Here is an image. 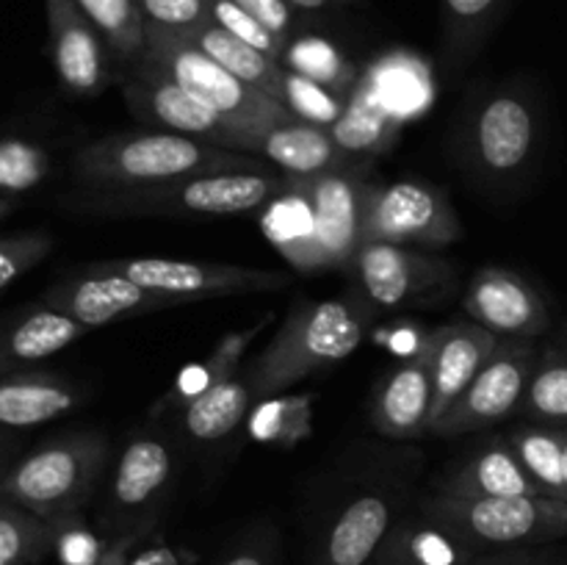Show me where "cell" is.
<instances>
[{
    "label": "cell",
    "instance_id": "obj_1",
    "mask_svg": "<svg viewBox=\"0 0 567 565\" xmlns=\"http://www.w3.org/2000/svg\"><path fill=\"white\" fill-rule=\"evenodd\" d=\"M377 308L360 291L332 299H305L288 310L277 336L241 366L255 399H269L305 377L341 363L363 343Z\"/></svg>",
    "mask_w": 567,
    "mask_h": 565
},
{
    "label": "cell",
    "instance_id": "obj_2",
    "mask_svg": "<svg viewBox=\"0 0 567 565\" xmlns=\"http://www.w3.org/2000/svg\"><path fill=\"white\" fill-rule=\"evenodd\" d=\"M260 161L241 150L214 147L199 138L169 131H133L103 136L86 144L72 158L78 183L97 192L161 186L188 175L221 170H258Z\"/></svg>",
    "mask_w": 567,
    "mask_h": 565
},
{
    "label": "cell",
    "instance_id": "obj_3",
    "mask_svg": "<svg viewBox=\"0 0 567 565\" xmlns=\"http://www.w3.org/2000/svg\"><path fill=\"white\" fill-rule=\"evenodd\" d=\"M111 443L100 432H72L17 458L0 474V499L59 524L75 518L109 469Z\"/></svg>",
    "mask_w": 567,
    "mask_h": 565
},
{
    "label": "cell",
    "instance_id": "obj_4",
    "mask_svg": "<svg viewBox=\"0 0 567 565\" xmlns=\"http://www.w3.org/2000/svg\"><path fill=\"white\" fill-rule=\"evenodd\" d=\"M291 177L269 166L258 170H221L188 175L161 186L97 192L89 208L103 214H164V216H238L264 208L288 192Z\"/></svg>",
    "mask_w": 567,
    "mask_h": 565
},
{
    "label": "cell",
    "instance_id": "obj_5",
    "mask_svg": "<svg viewBox=\"0 0 567 565\" xmlns=\"http://www.w3.org/2000/svg\"><path fill=\"white\" fill-rule=\"evenodd\" d=\"M419 510L482 554L551 546L567 537V502L554 496H457L435 491Z\"/></svg>",
    "mask_w": 567,
    "mask_h": 565
},
{
    "label": "cell",
    "instance_id": "obj_6",
    "mask_svg": "<svg viewBox=\"0 0 567 565\" xmlns=\"http://www.w3.org/2000/svg\"><path fill=\"white\" fill-rule=\"evenodd\" d=\"M142 59L158 66L172 81H177L183 89L197 94L203 103H208L210 109H216L221 116L247 127V131H264V127L299 120L291 109L277 103L275 97L238 81L233 72L216 64L208 53H203L197 44L188 42L183 33L147 25V42H144Z\"/></svg>",
    "mask_w": 567,
    "mask_h": 565
},
{
    "label": "cell",
    "instance_id": "obj_7",
    "mask_svg": "<svg viewBox=\"0 0 567 565\" xmlns=\"http://www.w3.org/2000/svg\"><path fill=\"white\" fill-rule=\"evenodd\" d=\"M463 236V222L446 192L424 181L371 183L365 188L363 242L441 249Z\"/></svg>",
    "mask_w": 567,
    "mask_h": 565
},
{
    "label": "cell",
    "instance_id": "obj_8",
    "mask_svg": "<svg viewBox=\"0 0 567 565\" xmlns=\"http://www.w3.org/2000/svg\"><path fill=\"white\" fill-rule=\"evenodd\" d=\"M537 360L540 347L535 338H498V347L493 349L487 363L476 371L471 386L432 427L430 435L463 438L518 415Z\"/></svg>",
    "mask_w": 567,
    "mask_h": 565
},
{
    "label": "cell",
    "instance_id": "obj_9",
    "mask_svg": "<svg viewBox=\"0 0 567 565\" xmlns=\"http://www.w3.org/2000/svg\"><path fill=\"white\" fill-rule=\"evenodd\" d=\"M175 476V452L158 435H136L122 446L105 493L103 526L109 537H144L155 524Z\"/></svg>",
    "mask_w": 567,
    "mask_h": 565
},
{
    "label": "cell",
    "instance_id": "obj_10",
    "mask_svg": "<svg viewBox=\"0 0 567 565\" xmlns=\"http://www.w3.org/2000/svg\"><path fill=\"white\" fill-rule=\"evenodd\" d=\"M310 210V242L319 269H352V260L363 244L365 181L363 172L341 170L316 177H291Z\"/></svg>",
    "mask_w": 567,
    "mask_h": 565
},
{
    "label": "cell",
    "instance_id": "obj_11",
    "mask_svg": "<svg viewBox=\"0 0 567 565\" xmlns=\"http://www.w3.org/2000/svg\"><path fill=\"white\" fill-rule=\"evenodd\" d=\"M114 269L116 275L138 282L153 291L169 297L199 302L208 297H233V294H264L282 291L288 277L271 269H252V266L214 264V260L188 258H109L100 260Z\"/></svg>",
    "mask_w": 567,
    "mask_h": 565
},
{
    "label": "cell",
    "instance_id": "obj_12",
    "mask_svg": "<svg viewBox=\"0 0 567 565\" xmlns=\"http://www.w3.org/2000/svg\"><path fill=\"white\" fill-rule=\"evenodd\" d=\"M125 100L138 120L164 127L169 133L199 138V142H208L214 147L241 150L244 153V142L252 133L221 116L219 111L203 103L197 94L183 89L181 83L172 81L166 72H161L158 66L144 59H138L136 75L125 83Z\"/></svg>",
    "mask_w": 567,
    "mask_h": 565
},
{
    "label": "cell",
    "instance_id": "obj_13",
    "mask_svg": "<svg viewBox=\"0 0 567 565\" xmlns=\"http://www.w3.org/2000/svg\"><path fill=\"white\" fill-rule=\"evenodd\" d=\"M349 275L354 277V291L363 294L374 308L391 310L430 302L446 291L454 282V266L424 249L363 242Z\"/></svg>",
    "mask_w": 567,
    "mask_h": 565
},
{
    "label": "cell",
    "instance_id": "obj_14",
    "mask_svg": "<svg viewBox=\"0 0 567 565\" xmlns=\"http://www.w3.org/2000/svg\"><path fill=\"white\" fill-rule=\"evenodd\" d=\"M42 302L61 314L72 316L75 321L86 325L89 330L114 325V321L131 319V316L158 314V310L186 308V299L169 297V294L153 291L127 277L116 275L114 269L97 260L89 269L55 282L42 294Z\"/></svg>",
    "mask_w": 567,
    "mask_h": 565
},
{
    "label": "cell",
    "instance_id": "obj_15",
    "mask_svg": "<svg viewBox=\"0 0 567 565\" xmlns=\"http://www.w3.org/2000/svg\"><path fill=\"white\" fill-rule=\"evenodd\" d=\"M540 122L535 105L515 89L493 92L476 109L471 125V158L487 177L518 175L537 150Z\"/></svg>",
    "mask_w": 567,
    "mask_h": 565
},
{
    "label": "cell",
    "instance_id": "obj_16",
    "mask_svg": "<svg viewBox=\"0 0 567 565\" xmlns=\"http://www.w3.org/2000/svg\"><path fill=\"white\" fill-rule=\"evenodd\" d=\"M463 310L498 338H537L548 330V305L529 280L509 269L487 266L471 277Z\"/></svg>",
    "mask_w": 567,
    "mask_h": 565
},
{
    "label": "cell",
    "instance_id": "obj_17",
    "mask_svg": "<svg viewBox=\"0 0 567 565\" xmlns=\"http://www.w3.org/2000/svg\"><path fill=\"white\" fill-rule=\"evenodd\" d=\"M498 347L496 332L471 319H454L432 330L421 343V355L430 366L432 380V427L443 419L460 393L471 386L476 371L487 363ZM430 427V432H432Z\"/></svg>",
    "mask_w": 567,
    "mask_h": 565
},
{
    "label": "cell",
    "instance_id": "obj_18",
    "mask_svg": "<svg viewBox=\"0 0 567 565\" xmlns=\"http://www.w3.org/2000/svg\"><path fill=\"white\" fill-rule=\"evenodd\" d=\"M50 55L61 86L81 97L100 94L111 81L103 33L94 28L75 0H44Z\"/></svg>",
    "mask_w": 567,
    "mask_h": 565
},
{
    "label": "cell",
    "instance_id": "obj_19",
    "mask_svg": "<svg viewBox=\"0 0 567 565\" xmlns=\"http://www.w3.org/2000/svg\"><path fill=\"white\" fill-rule=\"evenodd\" d=\"M396 521V502L391 493H354L327 524L316 546L313 565H371Z\"/></svg>",
    "mask_w": 567,
    "mask_h": 565
},
{
    "label": "cell",
    "instance_id": "obj_20",
    "mask_svg": "<svg viewBox=\"0 0 567 565\" xmlns=\"http://www.w3.org/2000/svg\"><path fill=\"white\" fill-rule=\"evenodd\" d=\"M371 424L391 441H415L430 435L432 380L421 349L382 377L371 404Z\"/></svg>",
    "mask_w": 567,
    "mask_h": 565
},
{
    "label": "cell",
    "instance_id": "obj_21",
    "mask_svg": "<svg viewBox=\"0 0 567 565\" xmlns=\"http://www.w3.org/2000/svg\"><path fill=\"white\" fill-rule=\"evenodd\" d=\"M244 153L264 155L288 177H316L347 166V153L336 142L330 127L305 120L252 131L244 142Z\"/></svg>",
    "mask_w": 567,
    "mask_h": 565
},
{
    "label": "cell",
    "instance_id": "obj_22",
    "mask_svg": "<svg viewBox=\"0 0 567 565\" xmlns=\"http://www.w3.org/2000/svg\"><path fill=\"white\" fill-rule=\"evenodd\" d=\"M86 391L70 377L22 369L0 374V427L25 430L72 413Z\"/></svg>",
    "mask_w": 567,
    "mask_h": 565
},
{
    "label": "cell",
    "instance_id": "obj_23",
    "mask_svg": "<svg viewBox=\"0 0 567 565\" xmlns=\"http://www.w3.org/2000/svg\"><path fill=\"white\" fill-rule=\"evenodd\" d=\"M86 332V325L44 302L20 310L0 321V374L31 369L44 358L59 355Z\"/></svg>",
    "mask_w": 567,
    "mask_h": 565
},
{
    "label": "cell",
    "instance_id": "obj_24",
    "mask_svg": "<svg viewBox=\"0 0 567 565\" xmlns=\"http://www.w3.org/2000/svg\"><path fill=\"white\" fill-rule=\"evenodd\" d=\"M435 491L457 496H543L507 438H496L474 449L437 482Z\"/></svg>",
    "mask_w": 567,
    "mask_h": 565
},
{
    "label": "cell",
    "instance_id": "obj_25",
    "mask_svg": "<svg viewBox=\"0 0 567 565\" xmlns=\"http://www.w3.org/2000/svg\"><path fill=\"white\" fill-rule=\"evenodd\" d=\"M476 557L482 552L419 510L393 524L371 565H471Z\"/></svg>",
    "mask_w": 567,
    "mask_h": 565
},
{
    "label": "cell",
    "instance_id": "obj_26",
    "mask_svg": "<svg viewBox=\"0 0 567 565\" xmlns=\"http://www.w3.org/2000/svg\"><path fill=\"white\" fill-rule=\"evenodd\" d=\"M183 37H186L188 42L197 44L203 53H208L216 64H221L227 72H233L238 81L249 83L252 89H258V92L269 94L277 103H282L286 66H282L280 61L269 59V55L260 53L258 48L241 42L238 37L227 33L225 28L214 25V22H205V25L183 33Z\"/></svg>",
    "mask_w": 567,
    "mask_h": 565
},
{
    "label": "cell",
    "instance_id": "obj_27",
    "mask_svg": "<svg viewBox=\"0 0 567 565\" xmlns=\"http://www.w3.org/2000/svg\"><path fill=\"white\" fill-rule=\"evenodd\" d=\"M271 319H275V316L266 314L264 319L255 321L252 327H244V330L230 332V336H225L219 343H216L214 352H210L203 363L186 366V369L175 377V382H172V388L166 391V397L158 402V410H166V408L183 410L188 402H194L197 397L208 393L210 388L230 380V377L241 369V360L244 355H247L249 343L260 336V330H264Z\"/></svg>",
    "mask_w": 567,
    "mask_h": 565
},
{
    "label": "cell",
    "instance_id": "obj_28",
    "mask_svg": "<svg viewBox=\"0 0 567 565\" xmlns=\"http://www.w3.org/2000/svg\"><path fill=\"white\" fill-rule=\"evenodd\" d=\"M255 402L258 399H255L252 386H249L247 377L238 369L230 380H225L221 386L210 388L208 393L188 402L181 410V424L192 441L216 443L247 421Z\"/></svg>",
    "mask_w": 567,
    "mask_h": 565
},
{
    "label": "cell",
    "instance_id": "obj_29",
    "mask_svg": "<svg viewBox=\"0 0 567 565\" xmlns=\"http://www.w3.org/2000/svg\"><path fill=\"white\" fill-rule=\"evenodd\" d=\"M509 6L513 0H441V37L449 64H471Z\"/></svg>",
    "mask_w": 567,
    "mask_h": 565
},
{
    "label": "cell",
    "instance_id": "obj_30",
    "mask_svg": "<svg viewBox=\"0 0 567 565\" xmlns=\"http://www.w3.org/2000/svg\"><path fill=\"white\" fill-rule=\"evenodd\" d=\"M509 446L515 449L524 469L543 491V496L565 499L567 502V480H565V427L526 424L515 427L507 435Z\"/></svg>",
    "mask_w": 567,
    "mask_h": 565
},
{
    "label": "cell",
    "instance_id": "obj_31",
    "mask_svg": "<svg viewBox=\"0 0 567 565\" xmlns=\"http://www.w3.org/2000/svg\"><path fill=\"white\" fill-rule=\"evenodd\" d=\"M332 136L341 144L343 153H382L396 138V120L377 103L374 92L365 83H360L347 100L343 114L332 122Z\"/></svg>",
    "mask_w": 567,
    "mask_h": 565
},
{
    "label": "cell",
    "instance_id": "obj_32",
    "mask_svg": "<svg viewBox=\"0 0 567 565\" xmlns=\"http://www.w3.org/2000/svg\"><path fill=\"white\" fill-rule=\"evenodd\" d=\"M313 432V397H277L260 399L249 413V435L258 443L297 446Z\"/></svg>",
    "mask_w": 567,
    "mask_h": 565
},
{
    "label": "cell",
    "instance_id": "obj_33",
    "mask_svg": "<svg viewBox=\"0 0 567 565\" xmlns=\"http://www.w3.org/2000/svg\"><path fill=\"white\" fill-rule=\"evenodd\" d=\"M55 530L31 510L0 499V565H33L53 552Z\"/></svg>",
    "mask_w": 567,
    "mask_h": 565
},
{
    "label": "cell",
    "instance_id": "obj_34",
    "mask_svg": "<svg viewBox=\"0 0 567 565\" xmlns=\"http://www.w3.org/2000/svg\"><path fill=\"white\" fill-rule=\"evenodd\" d=\"M83 14L103 33L105 44L114 55L125 61H138L147 42V22L136 0H75Z\"/></svg>",
    "mask_w": 567,
    "mask_h": 565
},
{
    "label": "cell",
    "instance_id": "obj_35",
    "mask_svg": "<svg viewBox=\"0 0 567 565\" xmlns=\"http://www.w3.org/2000/svg\"><path fill=\"white\" fill-rule=\"evenodd\" d=\"M288 70L299 72V75L310 78V81L321 83V86L332 89L338 94H352L354 89V66L341 55L336 44L319 37H302L291 39L286 48V55L280 61Z\"/></svg>",
    "mask_w": 567,
    "mask_h": 565
},
{
    "label": "cell",
    "instance_id": "obj_36",
    "mask_svg": "<svg viewBox=\"0 0 567 565\" xmlns=\"http://www.w3.org/2000/svg\"><path fill=\"white\" fill-rule=\"evenodd\" d=\"M518 415L537 424L567 427V355L540 352Z\"/></svg>",
    "mask_w": 567,
    "mask_h": 565
},
{
    "label": "cell",
    "instance_id": "obj_37",
    "mask_svg": "<svg viewBox=\"0 0 567 565\" xmlns=\"http://www.w3.org/2000/svg\"><path fill=\"white\" fill-rule=\"evenodd\" d=\"M50 155L28 138H0V192L22 194L48 181Z\"/></svg>",
    "mask_w": 567,
    "mask_h": 565
},
{
    "label": "cell",
    "instance_id": "obj_38",
    "mask_svg": "<svg viewBox=\"0 0 567 565\" xmlns=\"http://www.w3.org/2000/svg\"><path fill=\"white\" fill-rule=\"evenodd\" d=\"M282 105L291 109L299 120L313 125L330 127L347 109V94H338L310 78L286 66V83H282Z\"/></svg>",
    "mask_w": 567,
    "mask_h": 565
},
{
    "label": "cell",
    "instance_id": "obj_39",
    "mask_svg": "<svg viewBox=\"0 0 567 565\" xmlns=\"http://www.w3.org/2000/svg\"><path fill=\"white\" fill-rule=\"evenodd\" d=\"M205 9H208V17L214 25L225 28L227 33H233V37H238L241 42L258 48L260 53H266L269 59L282 61L288 42L275 37L266 25H260V22L255 20L252 14H247L236 0H205Z\"/></svg>",
    "mask_w": 567,
    "mask_h": 565
},
{
    "label": "cell",
    "instance_id": "obj_40",
    "mask_svg": "<svg viewBox=\"0 0 567 565\" xmlns=\"http://www.w3.org/2000/svg\"><path fill=\"white\" fill-rule=\"evenodd\" d=\"M53 249V236L44 230L0 233V288H9L25 271L42 264Z\"/></svg>",
    "mask_w": 567,
    "mask_h": 565
},
{
    "label": "cell",
    "instance_id": "obj_41",
    "mask_svg": "<svg viewBox=\"0 0 567 565\" xmlns=\"http://www.w3.org/2000/svg\"><path fill=\"white\" fill-rule=\"evenodd\" d=\"M147 25L188 33L210 22L205 0H136Z\"/></svg>",
    "mask_w": 567,
    "mask_h": 565
},
{
    "label": "cell",
    "instance_id": "obj_42",
    "mask_svg": "<svg viewBox=\"0 0 567 565\" xmlns=\"http://www.w3.org/2000/svg\"><path fill=\"white\" fill-rule=\"evenodd\" d=\"M55 543L53 548L59 552L64 565H100L105 552V541H97L86 526L75 518H66L53 524Z\"/></svg>",
    "mask_w": 567,
    "mask_h": 565
},
{
    "label": "cell",
    "instance_id": "obj_43",
    "mask_svg": "<svg viewBox=\"0 0 567 565\" xmlns=\"http://www.w3.org/2000/svg\"><path fill=\"white\" fill-rule=\"evenodd\" d=\"M260 25L269 28L282 42H291L297 31V9L288 0H236Z\"/></svg>",
    "mask_w": 567,
    "mask_h": 565
},
{
    "label": "cell",
    "instance_id": "obj_44",
    "mask_svg": "<svg viewBox=\"0 0 567 565\" xmlns=\"http://www.w3.org/2000/svg\"><path fill=\"white\" fill-rule=\"evenodd\" d=\"M471 565H567L565 552H551L546 546L507 548V552H487Z\"/></svg>",
    "mask_w": 567,
    "mask_h": 565
},
{
    "label": "cell",
    "instance_id": "obj_45",
    "mask_svg": "<svg viewBox=\"0 0 567 565\" xmlns=\"http://www.w3.org/2000/svg\"><path fill=\"white\" fill-rule=\"evenodd\" d=\"M277 559V543L269 532H258V535L247 537L238 546L221 557L219 565H275Z\"/></svg>",
    "mask_w": 567,
    "mask_h": 565
},
{
    "label": "cell",
    "instance_id": "obj_46",
    "mask_svg": "<svg viewBox=\"0 0 567 565\" xmlns=\"http://www.w3.org/2000/svg\"><path fill=\"white\" fill-rule=\"evenodd\" d=\"M125 565H192V557L183 548L169 546L164 541H153L138 548L136 554H131Z\"/></svg>",
    "mask_w": 567,
    "mask_h": 565
},
{
    "label": "cell",
    "instance_id": "obj_47",
    "mask_svg": "<svg viewBox=\"0 0 567 565\" xmlns=\"http://www.w3.org/2000/svg\"><path fill=\"white\" fill-rule=\"evenodd\" d=\"M11 452H14V441L6 432V427H0V474L11 465Z\"/></svg>",
    "mask_w": 567,
    "mask_h": 565
},
{
    "label": "cell",
    "instance_id": "obj_48",
    "mask_svg": "<svg viewBox=\"0 0 567 565\" xmlns=\"http://www.w3.org/2000/svg\"><path fill=\"white\" fill-rule=\"evenodd\" d=\"M297 11H321L327 6H338L336 0H288Z\"/></svg>",
    "mask_w": 567,
    "mask_h": 565
},
{
    "label": "cell",
    "instance_id": "obj_49",
    "mask_svg": "<svg viewBox=\"0 0 567 565\" xmlns=\"http://www.w3.org/2000/svg\"><path fill=\"white\" fill-rule=\"evenodd\" d=\"M11 208H14V199H11L9 194H3V192H0V219H3V216L9 214Z\"/></svg>",
    "mask_w": 567,
    "mask_h": 565
},
{
    "label": "cell",
    "instance_id": "obj_50",
    "mask_svg": "<svg viewBox=\"0 0 567 565\" xmlns=\"http://www.w3.org/2000/svg\"><path fill=\"white\" fill-rule=\"evenodd\" d=\"M338 6H352V3H363V0H336Z\"/></svg>",
    "mask_w": 567,
    "mask_h": 565
},
{
    "label": "cell",
    "instance_id": "obj_51",
    "mask_svg": "<svg viewBox=\"0 0 567 565\" xmlns=\"http://www.w3.org/2000/svg\"><path fill=\"white\" fill-rule=\"evenodd\" d=\"M565 480H567V427H565Z\"/></svg>",
    "mask_w": 567,
    "mask_h": 565
}]
</instances>
